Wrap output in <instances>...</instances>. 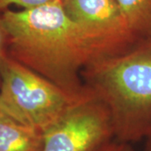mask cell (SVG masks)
I'll return each instance as SVG.
<instances>
[{
    "label": "cell",
    "mask_w": 151,
    "mask_h": 151,
    "mask_svg": "<svg viewBox=\"0 0 151 151\" xmlns=\"http://www.w3.org/2000/svg\"><path fill=\"white\" fill-rule=\"evenodd\" d=\"M139 44L151 41V0H117Z\"/></svg>",
    "instance_id": "cell-7"
},
{
    "label": "cell",
    "mask_w": 151,
    "mask_h": 151,
    "mask_svg": "<svg viewBox=\"0 0 151 151\" xmlns=\"http://www.w3.org/2000/svg\"><path fill=\"white\" fill-rule=\"evenodd\" d=\"M43 134L42 151H95L115 139L109 108L86 86Z\"/></svg>",
    "instance_id": "cell-4"
},
{
    "label": "cell",
    "mask_w": 151,
    "mask_h": 151,
    "mask_svg": "<svg viewBox=\"0 0 151 151\" xmlns=\"http://www.w3.org/2000/svg\"><path fill=\"white\" fill-rule=\"evenodd\" d=\"M62 1L63 0H0V13L9 9L12 5L21 7L22 9H29Z\"/></svg>",
    "instance_id": "cell-8"
},
{
    "label": "cell",
    "mask_w": 151,
    "mask_h": 151,
    "mask_svg": "<svg viewBox=\"0 0 151 151\" xmlns=\"http://www.w3.org/2000/svg\"><path fill=\"white\" fill-rule=\"evenodd\" d=\"M1 14L10 57L73 96L84 91L81 71L101 57L62 2Z\"/></svg>",
    "instance_id": "cell-1"
},
{
    "label": "cell",
    "mask_w": 151,
    "mask_h": 151,
    "mask_svg": "<svg viewBox=\"0 0 151 151\" xmlns=\"http://www.w3.org/2000/svg\"><path fill=\"white\" fill-rule=\"evenodd\" d=\"M83 84L108 106L115 139L134 143L151 129V41L87 65Z\"/></svg>",
    "instance_id": "cell-2"
},
{
    "label": "cell",
    "mask_w": 151,
    "mask_h": 151,
    "mask_svg": "<svg viewBox=\"0 0 151 151\" xmlns=\"http://www.w3.org/2000/svg\"><path fill=\"white\" fill-rule=\"evenodd\" d=\"M43 131L0 112V151H42Z\"/></svg>",
    "instance_id": "cell-6"
},
{
    "label": "cell",
    "mask_w": 151,
    "mask_h": 151,
    "mask_svg": "<svg viewBox=\"0 0 151 151\" xmlns=\"http://www.w3.org/2000/svg\"><path fill=\"white\" fill-rule=\"evenodd\" d=\"M79 95L66 92L9 55L2 63L0 112L21 124L44 131Z\"/></svg>",
    "instance_id": "cell-3"
},
{
    "label": "cell",
    "mask_w": 151,
    "mask_h": 151,
    "mask_svg": "<svg viewBox=\"0 0 151 151\" xmlns=\"http://www.w3.org/2000/svg\"><path fill=\"white\" fill-rule=\"evenodd\" d=\"M8 46H9V35L3 20L2 14L0 13V68L4 58L9 55Z\"/></svg>",
    "instance_id": "cell-9"
},
{
    "label": "cell",
    "mask_w": 151,
    "mask_h": 151,
    "mask_svg": "<svg viewBox=\"0 0 151 151\" xmlns=\"http://www.w3.org/2000/svg\"><path fill=\"white\" fill-rule=\"evenodd\" d=\"M62 5L94 45L100 60L124 54L139 45L117 0H63Z\"/></svg>",
    "instance_id": "cell-5"
},
{
    "label": "cell",
    "mask_w": 151,
    "mask_h": 151,
    "mask_svg": "<svg viewBox=\"0 0 151 151\" xmlns=\"http://www.w3.org/2000/svg\"><path fill=\"white\" fill-rule=\"evenodd\" d=\"M95 151H135L130 143L113 139Z\"/></svg>",
    "instance_id": "cell-10"
},
{
    "label": "cell",
    "mask_w": 151,
    "mask_h": 151,
    "mask_svg": "<svg viewBox=\"0 0 151 151\" xmlns=\"http://www.w3.org/2000/svg\"><path fill=\"white\" fill-rule=\"evenodd\" d=\"M145 141V151H151V129L146 134L145 138L144 139Z\"/></svg>",
    "instance_id": "cell-11"
}]
</instances>
